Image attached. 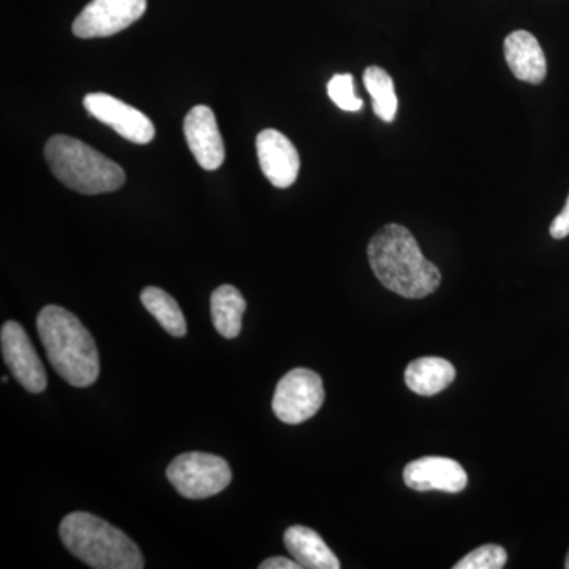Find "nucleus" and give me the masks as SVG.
Returning a JSON list of instances; mask_svg holds the SVG:
<instances>
[{
	"instance_id": "nucleus-10",
	"label": "nucleus",
	"mask_w": 569,
	"mask_h": 569,
	"mask_svg": "<svg viewBox=\"0 0 569 569\" xmlns=\"http://www.w3.org/2000/svg\"><path fill=\"white\" fill-rule=\"evenodd\" d=\"M183 134L194 160L206 171H216L224 162V144L216 114L206 104H197L183 119Z\"/></svg>"
},
{
	"instance_id": "nucleus-14",
	"label": "nucleus",
	"mask_w": 569,
	"mask_h": 569,
	"mask_svg": "<svg viewBox=\"0 0 569 569\" xmlns=\"http://www.w3.org/2000/svg\"><path fill=\"white\" fill-rule=\"evenodd\" d=\"M283 545L301 568L339 569L340 561L316 530L302 526L290 527L283 535Z\"/></svg>"
},
{
	"instance_id": "nucleus-23",
	"label": "nucleus",
	"mask_w": 569,
	"mask_h": 569,
	"mask_svg": "<svg viewBox=\"0 0 569 569\" xmlns=\"http://www.w3.org/2000/svg\"><path fill=\"white\" fill-rule=\"evenodd\" d=\"M565 568L569 569V550H568L567 560H565Z\"/></svg>"
},
{
	"instance_id": "nucleus-7",
	"label": "nucleus",
	"mask_w": 569,
	"mask_h": 569,
	"mask_svg": "<svg viewBox=\"0 0 569 569\" xmlns=\"http://www.w3.org/2000/svg\"><path fill=\"white\" fill-rule=\"evenodd\" d=\"M148 10V0H91L73 21L78 39H103L126 31Z\"/></svg>"
},
{
	"instance_id": "nucleus-19",
	"label": "nucleus",
	"mask_w": 569,
	"mask_h": 569,
	"mask_svg": "<svg viewBox=\"0 0 569 569\" xmlns=\"http://www.w3.org/2000/svg\"><path fill=\"white\" fill-rule=\"evenodd\" d=\"M507 550L497 545H486L471 550L455 569H501L507 565Z\"/></svg>"
},
{
	"instance_id": "nucleus-24",
	"label": "nucleus",
	"mask_w": 569,
	"mask_h": 569,
	"mask_svg": "<svg viewBox=\"0 0 569 569\" xmlns=\"http://www.w3.org/2000/svg\"><path fill=\"white\" fill-rule=\"evenodd\" d=\"M9 381V377H2V383H7Z\"/></svg>"
},
{
	"instance_id": "nucleus-9",
	"label": "nucleus",
	"mask_w": 569,
	"mask_h": 569,
	"mask_svg": "<svg viewBox=\"0 0 569 569\" xmlns=\"http://www.w3.org/2000/svg\"><path fill=\"white\" fill-rule=\"evenodd\" d=\"M82 104L92 118L121 134L123 140L134 144H148L156 137V127L151 119L116 97L102 92L88 93Z\"/></svg>"
},
{
	"instance_id": "nucleus-17",
	"label": "nucleus",
	"mask_w": 569,
	"mask_h": 569,
	"mask_svg": "<svg viewBox=\"0 0 569 569\" xmlns=\"http://www.w3.org/2000/svg\"><path fill=\"white\" fill-rule=\"evenodd\" d=\"M141 302L168 335L174 337L187 335L186 317L173 296L159 287H146L141 291Z\"/></svg>"
},
{
	"instance_id": "nucleus-3",
	"label": "nucleus",
	"mask_w": 569,
	"mask_h": 569,
	"mask_svg": "<svg viewBox=\"0 0 569 569\" xmlns=\"http://www.w3.org/2000/svg\"><path fill=\"white\" fill-rule=\"evenodd\" d=\"M61 539L71 556L96 569L144 568L141 550L123 531L89 512H71L61 522Z\"/></svg>"
},
{
	"instance_id": "nucleus-13",
	"label": "nucleus",
	"mask_w": 569,
	"mask_h": 569,
	"mask_svg": "<svg viewBox=\"0 0 569 569\" xmlns=\"http://www.w3.org/2000/svg\"><path fill=\"white\" fill-rule=\"evenodd\" d=\"M503 50L509 70L519 81L541 84L546 80L548 61L533 33L527 31L509 33L505 39Z\"/></svg>"
},
{
	"instance_id": "nucleus-18",
	"label": "nucleus",
	"mask_w": 569,
	"mask_h": 569,
	"mask_svg": "<svg viewBox=\"0 0 569 569\" xmlns=\"http://www.w3.org/2000/svg\"><path fill=\"white\" fill-rule=\"evenodd\" d=\"M365 86L373 100V112L383 122H392L396 119L397 102L395 81L391 74L381 67H367L365 71Z\"/></svg>"
},
{
	"instance_id": "nucleus-22",
	"label": "nucleus",
	"mask_w": 569,
	"mask_h": 569,
	"mask_svg": "<svg viewBox=\"0 0 569 569\" xmlns=\"http://www.w3.org/2000/svg\"><path fill=\"white\" fill-rule=\"evenodd\" d=\"M260 569H301L298 561L284 559V557H272V559L264 560L260 563Z\"/></svg>"
},
{
	"instance_id": "nucleus-21",
	"label": "nucleus",
	"mask_w": 569,
	"mask_h": 569,
	"mask_svg": "<svg viewBox=\"0 0 569 569\" xmlns=\"http://www.w3.org/2000/svg\"><path fill=\"white\" fill-rule=\"evenodd\" d=\"M549 231L553 239H565L569 236V194L565 208L561 209L559 216L553 219Z\"/></svg>"
},
{
	"instance_id": "nucleus-11",
	"label": "nucleus",
	"mask_w": 569,
	"mask_h": 569,
	"mask_svg": "<svg viewBox=\"0 0 569 569\" xmlns=\"http://www.w3.org/2000/svg\"><path fill=\"white\" fill-rule=\"evenodd\" d=\"M257 156L261 171L277 189L293 186L299 176L301 159L293 142L276 129H266L257 137Z\"/></svg>"
},
{
	"instance_id": "nucleus-5",
	"label": "nucleus",
	"mask_w": 569,
	"mask_h": 569,
	"mask_svg": "<svg viewBox=\"0 0 569 569\" xmlns=\"http://www.w3.org/2000/svg\"><path fill=\"white\" fill-rule=\"evenodd\" d=\"M167 477L182 497L203 500L227 489L233 475L227 460L219 456L186 452L170 463Z\"/></svg>"
},
{
	"instance_id": "nucleus-16",
	"label": "nucleus",
	"mask_w": 569,
	"mask_h": 569,
	"mask_svg": "<svg viewBox=\"0 0 569 569\" xmlns=\"http://www.w3.org/2000/svg\"><path fill=\"white\" fill-rule=\"evenodd\" d=\"M247 309L244 296L233 284H220L211 296L212 323L224 339H236L242 331Z\"/></svg>"
},
{
	"instance_id": "nucleus-1",
	"label": "nucleus",
	"mask_w": 569,
	"mask_h": 569,
	"mask_svg": "<svg viewBox=\"0 0 569 569\" xmlns=\"http://www.w3.org/2000/svg\"><path fill=\"white\" fill-rule=\"evenodd\" d=\"M370 268L385 288L407 299L436 293L441 274L422 254L415 236L399 223L380 228L367 247Z\"/></svg>"
},
{
	"instance_id": "nucleus-20",
	"label": "nucleus",
	"mask_w": 569,
	"mask_h": 569,
	"mask_svg": "<svg viewBox=\"0 0 569 569\" xmlns=\"http://www.w3.org/2000/svg\"><path fill=\"white\" fill-rule=\"evenodd\" d=\"M328 96L343 111H359L365 102L355 93L353 77L350 73L335 74L328 82Z\"/></svg>"
},
{
	"instance_id": "nucleus-12",
	"label": "nucleus",
	"mask_w": 569,
	"mask_h": 569,
	"mask_svg": "<svg viewBox=\"0 0 569 569\" xmlns=\"http://www.w3.org/2000/svg\"><path fill=\"white\" fill-rule=\"evenodd\" d=\"M403 481L407 488L427 492V490H443L458 493L467 488V473L455 459L427 456L408 463L403 470Z\"/></svg>"
},
{
	"instance_id": "nucleus-2",
	"label": "nucleus",
	"mask_w": 569,
	"mask_h": 569,
	"mask_svg": "<svg viewBox=\"0 0 569 569\" xmlns=\"http://www.w3.org/2000/svg\"><path fill=\"white\" fill-rule=\"evenodd\" d=\"M37 331L52 369L74 388L92 387L100 376L96 340L80 318L59 306H47L37 317Z\"/></svg>"
},
{
	"instance_id": "nucleus-15",
	"label": "nucleus",
	"mask_w": 569,
	"mask_h": 569,
	"mask_svg": "<svg viewBox=\"0 0 569 569\" xmlns=\"http://www.w3.org/2000/svg\"><path fill=\"white\" fill-rule=\"evenodd\" d=\"M456 369L443 358H419L411 361L406 370L407 387L418 396H436L455 381Z\"/></svg>"
},
{
	"instance_id": "nucleus-8",
	"label": "nucleus",
	"mask_w": 569,
	"mask_h": 569,
	"mask_svg": "<svg viewBox=\"0 0 569 569\" xmlns=\"http://www.w3.org/2000/svg\"><path fill=\"white\" fill-rule=\"evenodd\" d=\"M0 346L3 361L18 383L33 395L43 392L48 383L47 372L24 328L17 321L3 323Z\"/></svg>"
},
{
	"instance_id": "nucleus-6",
	"label": "nucleus",
	"mask_w": 569,
	"mask_h": 569,
	"mask_svg": "<svg viewBox=\"0 0 569 569\" xmlns=\"http://www.w3.org/2000/svg\"><path fill=\"white\" fill-rule=\"evenodd\" d=\"M325 402L323 380L309 369L290 370L277 385L272 411L284 425H302L316 417Z\"/></svg>"
},
{
	"instance_id": "nucleus-4",
	"label": "nucleus",
	"mask_w": 569,
	"mask_h": 569,
	"mask_svg": "<svg viewBox=\"0 0 569 569\" xmlns=\"http://www.w3.org/2000/svg\"><path fill=\"white\" fill-rule=\"evenodd\" d=\"M44 159L58 181L78 193L116 192L126 183L121 164L67 134H56L48 140Z\"/></svg>"
}]
</instances>
